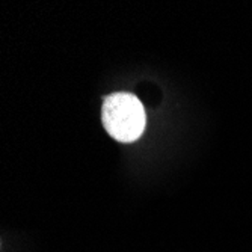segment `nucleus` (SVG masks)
<instances>
[{
	"instance_id": "obj_1",
	"label": "nucleus",
	"mask_w": 252,
	"mask_h": 252,
	"mask_svg": "<svg viewBox=\"0 0 252 252\" xmlns=\"http://www.w3.org/2000/svg\"><path fill=\"white\" fill-rule=\"evenodd\" d=\"M101 123L110 137L121 144L137 141L145 131L147 113L142 101L131 93H113L104 97Z\"/></svg>"
}]
</instances>
